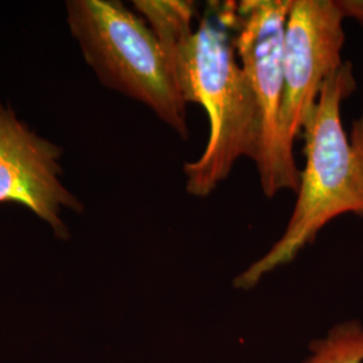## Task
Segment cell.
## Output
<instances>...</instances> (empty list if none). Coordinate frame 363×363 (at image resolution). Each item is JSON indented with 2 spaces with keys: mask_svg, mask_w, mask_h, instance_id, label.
Returning a JSON list of instances; mask_svg holds the SVG:
<instances>
[{
  "mask_svg": "<svg viewBox=\"0 0 363 363\" xmlns=\"http://www.w3.org/2000/svg\"><path fill=\"white\" fill-rule=\"evenodd\" d=\"M301 363H363V323L350 319L333 325L323 337L310 343Z\"/></svg>",
  "mask_w": 363,
  "mask_h": 363,
  "instance_id": "8",
  "label": "cell"
},
{
  "mask_svg": "<svg viewBox=\"0 0 363 363\" xmlns=\"http://www.w3.org/2000/svg\"><path fill=\"white\" fill-rule=\"evenodd\" d=\"M292 0L234 1V46L255 91L261 115V148L256 164L259 186L269 199L280 191L298 193L301 169L280 133L284 94L283 42Z\"/></svg>",
  "mask_w": 363,
  "mask_h": 363,
  "instance_id": "4",
  "label": "cell"
},
{
  "mask_svg": "<svg viewBox=\"0 0 363 363\" xmlns=\"http://www.w3.org/2000/svg\"><path fill=\"white\" fill-rule=\"evenodd\" d=\"M62 148L27 125L0 101V203L22 205L45 222L55 237L69 238L65 213L85 206L66 187Z\"/></svg>",
  "mask_w": 363,
  "mask_h": 363,
  "instance_id": "6",
  "label": "cell"
},
{
  "mask_svg": "<svg viewBox=\"0 0 363 363\" xmlns=\"http://www.w3.org/2000/svg\"><path fill=\"white\" fill-rule=\"evenodd\" d=\"M345 16L337 0H292L283 42V143L294 151L327 78L343 65Z\"/></svg>",
  "mask_w": 363,
  "mask_h": 363,
  "instance_id": "5",
  "label": "cell"
},
{
  "mask_svg": "<svg viewBox=\"0 0 363 363\" xmlns=\"http://www.w3.org/2000/svg\"><path fill=\"white\" fill-rule=\"evenodd\" d=\"M233 7L234 1L213 3L201 19L181 89L186 104L203 106L210 124L205 151L183 164L186 191L196 198L213 194L241 157L256 163L261 148L259 104L237 62Z\"/></svg>",
  "mask_w": 363,
  "mask_h": 363,
  "instance_id": "2",
  "label": "cell"
},
{
  "mask_svg": "<svg viewBox=\"0 0 363 363\" xmlns=\"http://www.w3.org/2000/svg\"><path fill=\"white\" fill-rule=\"evenodd\" d=\"M345 19L350 18L363 27V0H337Z\"/></svg>",
  "mask_w": 363,
  "mask_h": 363,
  "instance_id": "9",
  "label": "cell"
},
{
  "mask_svg": "<svg viewBox=\"0 0 363 363\" xmlns=\"http://www.w3.org/2000/svg\"><path fill=\"white\" fill-rule=\"evenodd\" d=\"M357 91L350 61L327 78L301 130L306 166L284 233L271 249L238 273L233 286L250 291L269 273L291 264L330 222L343 214L363 217V112L347 133L342 103Z\"/></svg>",
  "mask_w": 363,
  "mask_h": 363,
  "instance_id": "1",
  "label": "cell"
},
{
  "mask_svg": "<svg viewBox=\"0 0 363 363\" xmlns=\"http://www.w3.org/2000/svg\"><path fill=\"white\" fill-rule=\"evenodd\" d=\"M66 15L84 61L105 88L145 105L189 139L187 104L143 18L117 0H69Z\"/></svg>",
  "mask_w": 363,
  "mask_h": 363,
  "instance_id": "3",
  "label": "cell"
},
{
  "mask_svg": "<svg viewBox=\"0 0 363 363\" xmlns=\"http://www.w3.org/2000/svg\"><path fill=\"white\" fill-rule=\"evenodd\" d=\"M132 7L155 34L181 93L194 43L195 3L190 0H135Z\"/></svg>",
  "mask_w": 363,
  "mask_h": 363,
  "instance_id": "7",
  "label": "cell"
}]
</instances>
